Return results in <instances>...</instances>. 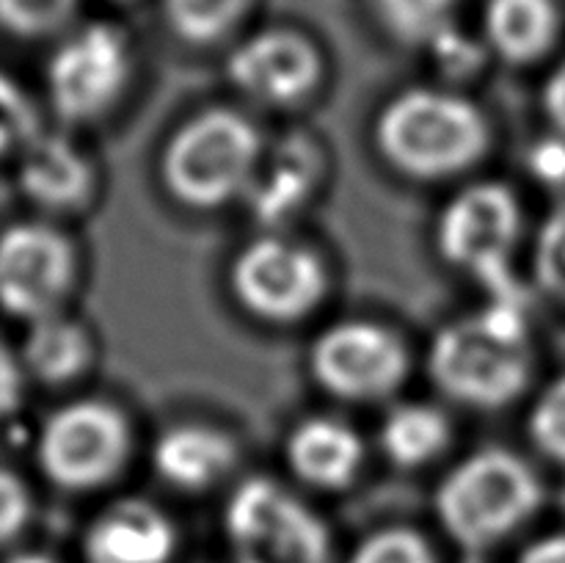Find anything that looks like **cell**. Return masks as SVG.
<instances>
[{
	"mask_svg": "<svg viewBox=\"0 0 565 563\" xmlns=\"http://www.w3.org/2000/svg\"><path fill=\"white\" fill-rule=\"evenodd\" d=\"M20 362L28 375L50 386L77 379L92 362V337L77 320L64 315L28 323V334L20 348Z\"/></svg>",
	"mask_w": 565,
	"mask_h": 563,
	"instance_id": "d6986e66",
	"label": "cell"
},
{
	"mask_svg": "<svg viewBox=\"0 0 565 563\" xmlns=\"http://www.w3.org/2000/svg\"><path fill=\"white\" fill-rule=\"evenodd\" d=\"M541 103H544L546 119L555 125V130L561 132V136H565V59L552 70V75L546 77Z\"/></svg>",
	"mask_w": 565,
	"mask_h": 563,
	"instance_id": "4dcf8cb0",
	"label": "cell"
},
{
	"mask_svg": "<svg viewBox=\"0 0 565 563\" xmlns=\"http://www.w3.org/2000/svg\"><path fill=\"white\" fill-rule=\"evenodd\" d=\"M428 50L434 53L436 64L450 77L472 75V72L480 70V61H483V44L467 36L458 25H450L445 33H439L428 44Z\"/></svg>",
	"mask_w": 565,
	"mask_h": 563,
	"instance_id": "83f0119b",
	"label": "cell"
},
{
	"mask_svg": "<svg viewBox=\"0 0 565 563\" xmlns=\"http://www.w3.org/2000/svg\"><path fill=\"white\" fill-rule=\"evenodd\" d=\"M31 519V495L20 475L0 467V546L14 541Z\"/></svg>",
	"mask_w": 565,
	"mask_h": 563,
	"instance_id": "f1b7e54d",
	"label": "cell"
},
{
	"mask_svg": "<svg viewBox=\"0 0 565 563\" xmlns=\"http://www.w3.org/2000/svg\"><path fill=\"white\" fill-rule=\"evenodd\" d=\"M373 141L381 158L412 180H445L472 169L491 144L489 121L450 88L412 86L379 110Z\"/></svg>",
	"mask_w": 565,
	"mask_h": 563,
	"instance_id": "7a4b0ae2",
	"label": "cell"
},
{
	"mask_svg": "<svg viewBox=\"0 0 565 563\" xmlns=\"http://www.w3.org/2000/svg\"><path fill=\"white\" fill-rule=\"evenodd\" d=\"M312 379L342 401H375L403 384L408 351L401 337L370 320H340L309 348Z\"/></svg>",
	"mask_w": 565,
	"mask_h": 563,
	"instance_id": "8fae6325",
	"label": "cell"
},
{
	"mask_svg": "<svg viewBox=\"0 0 565 563\" xmlns=\"http://www.w3.org/2000/svg\"><path fill=\"white\" fill-rule=\"evenodd\" d=\"M561 33L555 0H486L483 42L502 61L530 64L550 53Z\"/></svg>",
	"mask_w": 565,
	"mask_h": 563,
	"instance_id": "ac0fdd59",
	"label": "cell"
},
{
	"mask_svg": "<svg viewBox=\"0 0 565 563\" xmlns=\"http://www.w3.org/2000/svg\"><path fill=\"white\" fill-rule=\"evenodd\" d=\"M77 276L70 237L42 221H20L0 232V309L25 323L58 315Z\"/></svg>",
	"mask_w": 565,
	"mask_h": 563,
	"instance_id": "30bf717a",
	"label": "cell"
},
{
	"mask_svg": "<svg viewBox=\"0 0 565 563\" xmlns=\"http://www.w3.org/2000/svg\"><path fill=\"white\" fill-rule=\"evenodd\" d=\"M22 386H25V368L20 357L0 342V417H9L20 406Z\"/></svg>",
	"mask_w": 565,
	"mask_h": 563,
	"instance_id": "f546056e",
	"label": "cell"
},
{
	"mask_svg": "<svg viewBox=\"0 0 565 563\" xmlns=\"http://www.w3.org/2000/svg\"><path fill=\"white\" fill-rule=\"evenodd\" d=\"M381 22L395 39L428 47L439 33L456 25V0H375Z\"/></svg>",
	"mask_w": 565,
	"mask_h": 563,
	"instance_id": "7402d4cb",
	"label": "cell"
},
{
	"mask_svg": "<svg viewBox=\"0 0 565 563\" xmlns=\"http://www.w3.org/2000/svg\"><path fill=\"white\" fill-rule=\"evenodd\" d=\"M232 563H329L323 519L270 478H246L224 508Z\"/></svg>",
	"mask_w": 565,
	"mask_h": 563,
	"instance_id": "8992f818",
	"label": "cell"
},
{
	"mask_svg": "<svg viewBox=\"0 0 565 563\" xmlns=\"http://www.w3.org/2000/svg\"><path fill=\"white\" fill-rule=\"evenodd\" d=\"M235 301L265 323H296L326 296L323 259L285 235H259L230 265Z\"/></svg>",
	"mask_w": 565,
	"mask_h": 563,
	"instance_id": "ba28073f",
	"label": "cell"
},
{
	"mask_svg": "<svg viewBox=\"0 0 565 563\" xmlns=\"http://www.w3.org/2000/svg\"><path fill=\"white\" fill-rule=\"evenodd\" d=\"M522 235V208L502 182H472L458 191L436 221V248L447 265L463 270L500 301H527L513 276V252Z\"/></svg>",
	"mask_w": 565,
	"mask_h": 563,
	"instance_id": "5b68a950",
	"label": "cell"
},
{
	"mask_svg": "<svg viewBox=\"0 0 565 563\" xmlns=\"http://www.w3.org/2000/svg\"><path fill=\"white\" fill-rule=\"evenodd\" d=\"M379 442L397 467H423L450 445V419L430 403H401L386 414Z\"/></svg>",
	"mask_w": 565,
	"mask_h": 563,
	"instance_id": "ffe728a7",
	"label": "cell"
},
{
	"mask_svg": "<svg viewBox=\"0 0 565 563\" xmlns=\"http://www.w3.org/2000/svg\"><path fill=\"white\" fill-rule=\"evenodd\" d=\"M320 155L301 138H290L274 149L270 158H259L246 199L265 224L276 226L281 219L296 213L318 185Z\"/></svg>",
	"mask_w": 565,
	"mask_h": 563,
	"instance_id": "e0dca14e",
	"label": "cell"
},
{
	"mask_svg": "<svg viewBox=\"0 0 565 563\" xmlns=\"http://www.w3.org/2000/svg\"><path fill=\"white\" fill-rule=\"evenodd\" d=\"M348 563H436L434 550L412 528H381L356 544Z\"/></svg>",
	"mask_w": 565,
	"mask_h": 563,
	"instance_id": "cb8c5ba5",
	"label": "cell"
},
{
	"mask_svg": "<svg viewBox=\"0 0 565 563\" xmlns=\"http://www.w3.org/2000/svg\"><path fill=\"white\" fill-rule=\"evenodd\" d=\"M22 193L50 213L83 208L94 193V169L86 155L64 136L39 132L20 155Z\"/></svg>",
	"mask_w": 565,
	"mask_h": 563,
	"instance_id": "5bb4252c",
	"label": "cell"
},
{
	"mask_svg": "<svg viewBox=\"0 0 565 563\" xmlns=\"http://www.w3.org/2000/svg\"><path fill=\"white\" fill-rule=\"evenodd\" d=\"M527 431L533 445L552 458L555 464H565V373L544 386L535 397L527 417Z\"/></svg>",
	"mask_w": 565,
	"mask_h": 563,
	"instance_id": "d4e9b609",
	"label": "cell"
},
{
	"mask_svg": "<svg viewBox=\"0 0 565 563\" xmlns=\"http://www.w3.org/2000/svg\"><path fill=\"white\" fill-rule=\"evenodd\" d=\"M39 136V119L20 83L0 72V155L22 152Z\"/></svg>",
	"mask_w": 565,
	"mask_h": 563,
	"instance_id": "4316f807",
	"label": "cell"
},
{
	"mask_svg": "<svg viewBox=\"0 0 565 563\" xmlns=\"http://www.w3.org/2000/svg\"><path fill=\"white\" fill-rule=\"evenodd\" d=\"M130 425L108 401L83 397L55 408L36 436L42 472L61 489L86 491L108 484L127 461Z\"/></svg>",
	"mask_w": 565,
	"mask_h": 563,
	"instance_id": "52a82bcc",
	"label": "cell"
},
{
	"mask_svg": "<svg viewBox=\"0 0 565 563\" xmlns=\"http://www.w3.org/2000/svg\"><path fill=\"white\" fill-rule=\"evenodd\" d=\"M539 177H555L563 180L565 177V147H546L544 152L539 149Z\"/></svg>",
	"mask_w": 565,
	"mask_h": 563,
	"instance_id": "d6a6232c",
	"label": "cell"
},
{
	"mask_svg": "<svg viewBox=\"0 0 565 563\" xmlns=\"http://www.w3.org/2000/svg\"><path fill=\"white\" fill-rule=\"evenodd\" d=\"M428 375L441 395L469 408H502L516 401L533 375L527 301L489 298L478 312L436 331Z\"/></svg>",
	"mask_w": 565,
	"mask_h": 563,
	"instance_id": "6da1fadb",
	"label": "cell"
},
{
	"mask_svg": "<svg viewBox=\"0 0 565 563\" xmlns=\"http://www.w3.org/2000/svg\"><path fill=\"white\" fill-rule=\"evenodd\" d=\"M541 502L539 475L505 447H483L441 478L434 506L463 550H489L527 522Z\"/></svg>",
	"mask_w": 565,
	"mask_h": 563,
	"instance_id": "277c9868",
	"label": "cell"
},
{
	"mask_svg": "<svg viewBox=\"0 0 565 563\" xmlns=\"http://www.w3.org/2000/svg\"><path fill=\"white\" fill-rule=\"evenodd\" d=\"M248 0H163L171 31L193 44H207L232 31Z\"/></svg>",
	"mask_w": 565,
	"mask_h": 563,
	"instance_id": "44dd1931",
	"label": "cell"
},
{
	"mask_svg": "<svg viewBox=\"0 0 565 563\" xmlns=\"http://www.w3.org/2000/svg\"><path fill=\"white\" fill-rule=\"evenodd\" d=\"M516 563H565V533H550L533 541Z\"/></svg>",
	"mask_w": 565,
	"mask_h": 563,
	"instance_id": "1f68e13d",
	"label": "cell"
},
{
	"mask_svg": "<svg viewBox=\"0 0 565 563\" xmlns=\"http://www.w3.org/2000/svg\"><path fill=\"white\" fill-rule=\"evenodd\" d=\"M132 72L130 39L110 22H88L55 47L47 64V94L55 114L83 125L108 114Z\"/></svg>",
	"mask_w": 565,
	"mask_h": 563,
	"instance_id": "9c48e42d",
	"label": "cell"
},
{
	"mask_svg": "<svg viewBox=\"0 0 565 563\" xmlns=\"http://www.w3.org/2000/svg\"><path fill=\"white\" fill-rule=\"evenodd\" d=\"M263 141L248 116L232 108H204L182 121L160 155V180L180 204L215 210L246 196Z\"/></svg>",
	"mask_w": 565,
	"mask_h": 563,
	"instance_id": "3957f363",
	"label": "cell"
},
{
	"mask_svg": "<svg viewBox=\"0 0 565 563\" xmlns=\"http://www.w3.org/2000/svg\"><path fill=\"white\" fill-rule=\"evenodd\" d=\"M535 285L565 304V202L546 215L533 248Z\"/></svg>",
	"mask_w": 565,
	"mask_h": 563,
	"instance_id": "603a6c76",
	"label": "cell"
},
{
	"mask_svg": "<svg viewBox=\"0 0 565 563\" xmlns=\"http://www.w3.org/2000/svg\"><path fill=\"white\" fill-rule=\"evenodd\" d=\"M232 86L268 108L301 103L318 88L323 59L307 36L285 28L252 33L226 59Z\"/></svg>",
	"mask_w": 565,
	"mask_h": 563,
	"instance_id": "7c38bea8",
	"label": "cell"
},
{
	"mask_svg": "<svg viewBox=\"0 0 565 563\" xmlns=\"http://www.w3.org/2000/svg\"><path fill=\"white\" fill-rule=\"evenodd\" d=\"M285 458L298 480L318 489H342L364 464L362 436L348 423L326 414L296 423L285 442Z\"/></svg>",
	"mask_w": 565,
	"mask_h": 563,
	"instance_id": "9a60e30c",
	"label": "cell"
},
{
	"mask_svg": "<svg viewBox=\"0 0 565 563\" xmlns=\"http://www.w3.org/2000/svg\"><path fill=\"white\" fill-rule=\"evenodd\" d=\"M174 550L171 519L138 497L110 502L83 535L86 563H171Z\"/></svg>",
	"mask_w": 565,
	"mask_h": 563,
	"instance_id": "4fadbf2b",
	"label": "cell"
},
{
	"mask_svg": "<svg viewBox=\"0 0 565 563\" xmlns=\"http://www.w3.org/2000/svg\"><path fill=\"white\" fill-rule=\"evenodd\" d=\"M235 461L232 436L204 423L171 425L152 445L154 472L180 491H204L221 484Z\"/></svg>",
	"mask_w": 565,
	"mask_h": 563,
	"instance_id": "2e32d148",
	"label": "cell"
},
{
	"mask_svg": "<svg viewBox=\"0 0 565 563\" xmlns=\"http://www.w3.org/2000/svg\"><path fill=\"white\" fill-rule=\"evenodd\" d=\"M77 0H0V25L14 36H47L75 11Z\"/></svg>",
	"mask_w": 565,
	"mask_h": 563,
	"instance_id": "484cf974",
	"label": "cell"
},
{
	"mask_svg": "<svg viewBox=\"0 0 565 563\" xmlns=\"http://www.w3.org/2000/svg\"><path fill=\"white\" fill-rule=\"evenodd\" d=\"M6 563H55L53 557L44 555V552H17Z\"/></svg>",
	"mask_w": 565,
	"mask_h": 563,
	"instance_id": "836d02e7",
	"label": "cell"
}]
</instances>
